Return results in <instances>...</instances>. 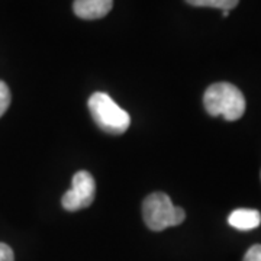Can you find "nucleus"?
<instances>
[{
  "mask_svg": "<svg viewBox=\"0 0 261 261\" xmlns=\"http://www.w3.org/2000/svg\"><path fill=\"white\" fill-rule=\"evenodd\" d=\"M0 261H15V254L8 244L0 243Z\"/></svg>",
  "mask_w": 261,
  "mask_h": 261,
  "instance_id": "obj_10",
  "label": "nucleus"
},
{
  "mask_svg": "<svg viewBox=\"0 0 261 261\" xmlns=\"http://www.w3.org/2000/svg\"><path fill=\"white\" fill-rule=\"evenodd\" d=\"M96 196V181L89 171H77L73 176L71 189L61 199V205L68 212H75L93 203Z\"/></svg>",
  "mask_w": 261,
  "mask_h": 261,
  "instance_id": "obj_4",
  "label": "nucleus"
},
{
  "mask_svg": "<svg viewBox=\"0 0 261 261\" xmlns=\"http://www.w3.org/2000/svg\"><path fill=\"white\" fill-rule=\"evenodd\" d=\"M142 218L151 231H164L170 226H177L185 219L186 214L181 207L173 205L166 193H151L142 203Z\"/></svg>",
  "mask_w": 261,
  "mask_h": 261,
  "instance_id": "obj_3",
  "label": "nucleus"
},
{
  "mask_svg": "<svg viewBox=\"0 0 261 261\" xmlns=\"http://www.w3.org/2000/svg\"><path fill=\"white\" fill-rule=\"evenodd\" d=\"M12 96H10V90L8 84L0 80V118L3 116V113L8 111L9 108Z\"/></svg>",
  "mask_w": 261,
  "mask_h": 261,
  "instance_id": "obj_8",
  "label": "nucleus"
},
{
  "mask_svg": "<svg viewBox=\"0 0 261 261\" xmlns=\"http://www.w3.org/2000/svg\"><path fill=\"white\" fill-rule=\"evenodd\" d=\"M244 261H261V245L255 244L252 245L244 255Z\"/></svg>",
  "mask_w": 261,
  "mask_h": 261,
  "instance_id": "obj_9",
  "label": "nucleus"
},
{
  "mask_svg": "<svg viewBox=\"0 0 261 261\" xmlns=\"http://www.w3.org/2000/svg\"><path fill=\"white\" fill-rule=\"evenodd\" d=\"M203 105L211 116H224L226 121H237L245 112L243 92L231 83H215L206 89Z\"/></svg>",
  "mask_w": 261,
  "mask_h": 261,
  "instance_id": "obj_1",
  "label": "nucleus"
},
{
  "mask_svg": "<svg viewBox=\"0 0 261 261\" xmlns=\"http://www.w3.org/2000/svg\"><path fill=\"white\" fill-rule=\"evenodd\" d=\"M222 16H224V18H228V16H229V10H222Z\"/></svg>",
  "mask_w": 261,
  "mask_h": 261,
  "instance_id": "obj_11",
  "label": "nucleus"
},
{
  "mask_svg": "<svg viewBox=\"0 0 261 261\" xmlns=\"http://www.w3.org/2000/svg\"><path fill=\"white\" fill-rule=\"evenodd\" d=\"M189 5L197 8H216L221 10L233 9L240 0H186Z\"/></svg>",
  "mask_w": 261,
  "mask_h": 261,
  "instance_id": "obj_7",
  "label": "nucleus"
},
{
  "mask_svg": "<svg viewBox=\"0 0 261 261\" xmlns=\"http://www.w3.org/2000/svg\"><path fill=\"white\" fill-rule=\"evenodd\" d=\"M228 222L235 229L250 231L261 224V215L255 209H235L232 214L229 215Z\"/></svg>",
  "mask_w": 261,
  "mask_h": 261,
  "instance_id": "obj_6",
  "label": "nucleus"
},
{
  "mask_svg": "<svg viewBox=\"0 0 261 261\" xmlns=\"http://www.w3.org/2000/svg\"><path fill=\"white\" fill-rule=\"evenodd\" d=\"M89 111L96 125L105 132L121 135L129 128L130 116L108 93L96 92L89 99Z\"/></svg>",
  "mask_w": 261,
  "mask_h": 261,
  "instance_id": "obj_2",
  "label": "nucleus"
},
{
  "mask_svg": "<svg viewBox=\"0 0 261 261\" xmlns=\"http://www.w3.org/2000/svg\"><path fill=\"white\" fill-rule=\"evenodd\" d=\"M113 0H74L73 10L75 16L93 20L106 16L112 10Z\"/></svg>",
  "mask_w": 261,
  "mask_h": 261,
  "instance_id": "obj_5",
  "label": "nucleus"
}]
</instances>
